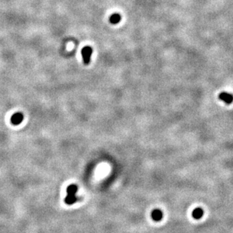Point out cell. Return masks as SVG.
<instances>
[{
  "label": "cell",
  "mask_w": 233,
  "mask_h": 233,
  "mask_svg": "<svg viewBox=\"0 0 233 233\" xmlns=\"http://www.w3.org/2000/svg\"><path fill=\"white\" fill-rule=\"evenodd\" d=\"M24 119V115L21 113H16L12 115L11 118V122L14 124V125H18L20 123L22 122Z\"/></svg>",
  "instance_id": "cell-4"
},
{
  "label": "cell",
  "mask_w": 233,
  "mask_h": 233,
  "mask_svg": "<svg viewBox=\"0 0 233 233\" xmlns=\"http://www.w3.org/2000/svg\"><path fill=\"white\" fill-rule=\"evenodd\" d=\"M151 217L155 221H160L163 217V213L159 209H155L151 212Z\"/></svg>",
  "instance_id": "cell-5"
},
{
  "label": "cell",
  "mask_w": 233,
  "mask_h": 233,
  "mask_svg": "<svg viewBox=\"0 0 233 233\" xmlns=\"http://www.w3.org/2000/svg\"><path fill=\"white\" fill-rule=\"evenodd\" d=\"M93 48L90 46H85L82 48L81 54L85 64H88L90 62V58L92 54H93Z\"/></svg>",
  "instance_id": "cell-2"
},
{
  "label": "cell",
  "mask_w": 233,
  "mask_h": 233,
  "mask_svg": "<svg viewBox=\"0 0 233 233\" xmlns=\"http://www.w3.org/2000/svg\"><path fill=\"white\" fill-rule=\"evenodd\" d=\"M77 191V186L75 184H71L67 188V196H66L65 201L67 205H71L77 201L76 192Z\"/></svg>",
  "instance_id": "cell-1"
},
{
  "label": "cell",
  "mask_w": 233,
  "mask_h": 233,
  "mask_svg": "<svg viewBox=\"0 0 233 233\" xmlns=\"http://www.w3.org/2000/svg\"><path fill=\"white\" fill-rule=\"evenodd\" d=\"M121 20V16L119 14H113L112 15L110 16L109 18V21L110 23H112V24H117Z\"/></svg>",
  "instance_id": "cell-7"
},
{
  "label": "cell",
  "mask_w": 233,
  "mask_h": 233,
  "mask_svg": "<svg viewBox=\"0 0 233 233\" xmlns=\"http://www.w3.org/2000/svg\"><path fill=\"white\" fill-rule=\"evenodd\" d=\"M219 98L225 104H232L233 101V95L228 92H222L219 94Z\"/></svg>",
  "instance_id": "cell-3"
},
{
  "label": "cell",
  "mask_w": 233,
  "mask_h": 233,
  "mask_svg": "<svg viewBox=\"0 0 233 233\" xmlns=\"http://www.w3.org/2000/svg\"><path fill=\"white\" fill-rule=\"evenodd\" d=\"M204 214V211L201 208H195L192 212V216L196 220H199L201 219V217L203 216Z\"/></svg>",
  "instance_id": "cell-6"
}]
</instances>
